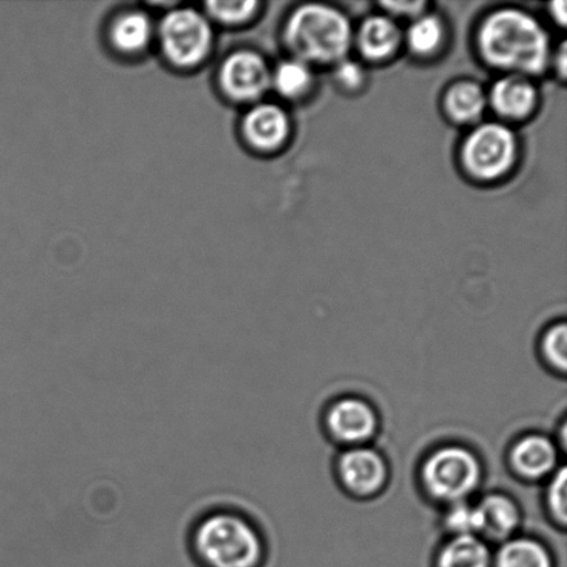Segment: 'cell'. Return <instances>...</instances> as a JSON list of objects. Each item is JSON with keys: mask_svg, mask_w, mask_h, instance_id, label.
I'll return each instance as SVG.
<instances>
[{"mask_svg": "<svg viewBox=\"0 0 567 567\" xmlns=\"http://www.w3.org/2000/svg\"><path fill=\"white\" fill-rule=\"evenodd\" d=\"M190 546L203 567H260L266 558L264 533L233 509L204 515L193 527Z\"/></svg>", "mask_w": 567, "mask_h": 567, "instance_id": "1", "label": "cell"}, {"mask_svg": "<svg viewBox=\"0 0 567 567\" xmlns=\"http://www.w3.org/2000/svg\"><path fill=\"white\" fill-rule=\"evenodd\" d=\"M481 48L492 64L518 74H540L549 58L546 30L519 10H502L488 17L482 27Z\"/></svg>", "mask_w": 567, "mask_h": 567, "instance_id": "2", "label": "cell"}, {"mask_svg": "<svg viewBox=\"0 0 567 567\" xmlns=\"http://www.w3.org/2000/svg\"><path fill=\"white\" fill-rule=\"evenodd\" d=\"M286 39L289 49L305 63H336L348 53L352 27L339 10L306 4L289 19Z\"/></svg>", "mask_w": 567, "mask_h": 567, "instance_id": "3", "label": "cell"}, {"mask_svg": "<svg viewBox=\"0 0 567 567\" xmlns=\"http://www.w3.org/2000/svg\"><path fill=\"white\" fill-rule=\"evenodd\" d=\"M422 485L437 502H465L482 481V465L476 455L461 446H444L427 455L421 471Z\"/></svg>", "mask_w": 567, "mask_h": 567, "instance_id": "4", "label": "cell"}, {"mask_svg": "<svg viewBox=\"0 0 567 567\" xmlns=\"http://www.w3.org/2000/svg\"><path fill=\"white\" fill-rule=\"evenodd\" d=\"M158 37L165 58L182 69L203 63L214 43L209 20L190 8L166 13L161 21Z\"/></svg>", "mask_w": 567, "mask_h": 567, "instance_id": "5", "label": "cell"}, {"mask_svg": "<svg viewBox=\"0 0 567 567\" xmlns=\"http://www.w3.org/2000/svg\"><path fill=\"white\" fill-rule=\"evenodd\" d=\"M516 154L514 133L507 126L487 124L477 127L466 141L464 163L472 175L496 179L513 165Z\"/></svg>", "mask_w": 567, "mask_h": 567, "instance_id": "6", "label": "cell"}, {"mask_svg": "<svg viewBox=\"0 0 567 567\" xmlns=\"http://www.w3.org/2000/svg\"><path fill=\"white\" fill-rule=\"evenodd\" d=\"M220 85L231 99L249 102L264 96L271 75L262 55L254 52H236L225 60L219 72Z\"/></svg>", "mask_w": 567, "mask_h": 567, "instance_id": "7", "label": "cell"}, {"mask_svg": "<svg viewBox=\"0 0 567 567\" xmlns=\"http://www.w3.org/2000/svg\"><path fill=\"white\" fill-rule=\"evenodd\" d=\"M327 427L339 443L359 447L374 437L378 416L374 408L365 400L343 398L328 410Z\"/></svg>", "mask_w": 567, "mask_h": 567, "instance_id": "8", "label": "cell"}, {"mask_svg": "<svg viewBox=\"0 0 567 567\" xmlns=\"http://www.w3.org/2000/svg\"><path fill=\"white\" fill-rule=\"evenodd\" d=\"M339 480L349 492L371 496L388 481V465L382 455L369 447H352L338 461Z\"/></svg>", "mask_w": 567, "mask_h": 567, "instance_id": "9", "label": "cell"}, {"mask_svg": "<svg viewBox=\"0 0 567 567\" xmlns=\"http://www.w3.org/2000/svg\"><path fill=\"white\" fill-rule=\"evenodd\" d=\"M511 465L525 480L538 481L557 471L558 450L551 439L527 435L511 449Z\"/></svg>", "mask_w": 567, "mask_h": 567, "instance_id": "10", "label": "cell"}, {"mask_svg": "<svg viewBox=\"0 0 567 567\" xmlns=\"http://www.w3.org/2000/svg\"><path fill=\"white\" fill-rule=\"evenodd\" d=\"M244 133L252 146L260 150L279 147L286 142L289 121L284 110L275 104H259L244 120Z\"/></svg>", "mask_w": 567, "mask_h": 567, "instance_id": "11", "label": "cell"}, {"mask_svg": "<svg viewBox=\"0 0 567 567\" xmlns=\"http://www.w3.org/2000/svg\"><path fill=\"white\" fill-rule=\"evenodd\" d=\"M536 89L524 75L499 80L492 89L493 107L509 118H522L536 105Z\"/></svg>", "mask_w": 567, "mask_h": 567, "instance_id": "12", "label": "cell"}, {"mask_svg": "<svg viewBox=\"0 0 567 567\" xmlns=\"http://www.w3.org/2000/svg\"><path fill=\"white\" fill-rule=\"evenodd\" d=\"M481 516V533L503 540L519 526L520 513L513 498L504 494H491L476 505Z\"/></svg>", "mask_w": 567, "mask_h": 567, "instance_id": "13", "label": "cell"}, {"mask_svg": "<svg viewBox=\"0 0 567 567\" xmlns=\"http://www.w3.org/2000/svg\"><path fill=\"white\" fill-rule=\"evenodd\" d=\"M153 37L152 20L142 11H127L121 14L111 27V42L115 49L126 54L141 53Z\"/></svg>", "mask_w": 567, "mask_h": 567, "instance_id": "14", "label": "cell"}, {"mask_svg": "<svg viewBox=\"0 0 567 567\" xmlns=\"http://www.w3.org/2000/svg\"><path fill=\"white\" fill-rule=\"evenodd\" d=\"M400 31L388 17L374 16L365 20L359 32L361 52L370 59H385L396 52Z\"/></svg>", "mask_w": 567, "mask_h": 567, "instance_id": "15", "label": "cell"}, {"mask_svg": "<svg viewBox=\"0 0 567 567\" xmlns=\"http://www.w3.org/2000/svg\"><path fill=\"white\" fill-rule=\"evenodd\" d=\"M492 555L477 536H454L437 557V567H491Z\"/></svg>", "mask_w": 567, "mask_h": 567, "instance_id": "16", "label": "cell"}, {"mask_svg": "<svg viewBox=\"0 0 567 567\" xmlns=\"http://www.w3.org/2000/svg\"><path fill=\"white\" fill-rule=\"evenodd\" d=\"M496 567H553V559L540 542L514 538L498 549Z\"/></svg>", "mask_w": 567, "mask_h": 567, "instance_id": "17", "label": "cell"}, {"mask_svg": "<svg viewBox=\"0 0 567 567\" xmlns=\"http://www.w3.org/2000/svg\"><path fill=\"white\" fill-rule=\"evenodd\" d=\"M446 105L454 120L471 122L480 118L485 111L486 96L476 83L463 82L450 89Z\"/></svg>", "mask_w": 567, "mask_h": 567, "instance_id": "18", "label": "cell"}, {"mask_svg": "<svg viewBox=\"0 0 567 567\" xmlns=\"http://www.w3.org/2000/svg\"><path fill=\"white\" fill-rule=\"evenodd\" d=\"M282 96L298 97L308 91L311 83L309 65L302 60L284 61L271 76Z\"/></svg>", "mask_w": 567, "mask_h": 567, "instance_id": "19", "label": "cell"}, {"mask_svg": "<svg viewBox=\"0 0 567 567\" xmlns=\"http://www.w3.org/2000/svg\"><path fill=\"white\" fill-rule=\"evenodd\" d=\"M444 31L442 21L433 16L421 17L410 27L408 39L411 50L419 54H430L441 47Z\"/></svg>", "mask_w": 567, "mask_h": 567, "instance_id": "20", "label": "cell"}, {"mask_svg": "<svg viewBox=\"0 0 567 567\" xmlns=\"http://www.w3.org/2000/svg\"><path fill=\"white\" fill-rule=\"evenodd\" d=\"M444 522L454 536H476L481 533V516L476 505L465 502L453 504Z\"/></svg>", "mask_w": 567, "mask_h": 567, "instance_id": "21", "label": "cell"}, {"mask_svg": "<svg viewBox=\"0 0 567 567\" xmlns=\"http://www.w3.org/2000/svg\"><path fill=\"white\" fill-rule=\"evenodd\" d=\"M542 352L547 364L560 372L567 367V328L565 322L555 324L546 332L542 342Z\"/></svg>", "mask_w": 567, "mask_h": 567, "instance_id": "22", "label": "cell"}, {"mask_svg": "<svg viewBox=\"0 0 567 567\" xmlns=\"http://www.w3.org/2000/svg\"><path fill=\"white\" fill-rule=\"evenodd\" d=\"M547 507L554 520L565 526L567 522V474L566 468L554 472L547 488Z\"/></svg>", "mask_w": 567, "mask_h": 567, "instance_id": "23", "label": "cell"}, {"mask_svg": "<svg viewBox=\"0 0 567 567\" xmlns=\"http://www.w3.org/2000/svg\"><path fill=\"white\" fill-rule=\"evenodd\" d=\"M257 8V2H209L207 4L209 16L224 24H240L251 19Z\"/></svg>", "mask_w": 567, "mask_h": 567, "instance_id": "24", "label": "cell"}, {"mask_svg": "<svg viewBox=\"0 0 567 567\" xmlns=\"http://www.w3.org/2000/svg\"><path fill=\"white\" fill-rule=\"evenodd\" d=\"M338 81L348 89L360 87L364 81V72L353 61H341L337 70Z\"/></svg>", "mask_w": 567, "mask_h": 567, "instance_id": "25", "label": "cell"}, {"mask_svg": "<svg viewBox=\"0 0 567 567\" xmlns=\"http://www.w3.org/2000/svg\"><path fill=\"white\" fill-rule=\"evenodd\" d=\"M392 13L413 16L424 8L422 2H388L383 3Z\"/></svg>", "mask_w": 567, "mask_h": 567, "instance_id": "26", "label": "cell"}, {"mask_svg": "<svg viewBox=\"0 0 567 567\" xmlns=\"http://www.w3.org/2000/svg\"><path fill=\"white\" fill-rule=\"evenodd\" d=\"M553 14L555 19L559 21V24H566V3L555 2L553 3Z\"/></svg>", "mask_w": 567, "mask_h": 567, "instance_id": "27", "label": "cell"}]
</instances>
